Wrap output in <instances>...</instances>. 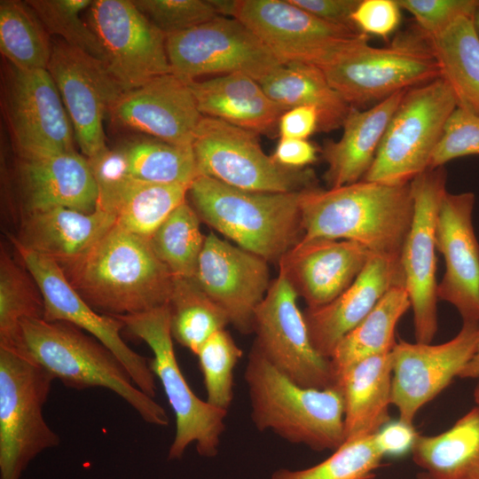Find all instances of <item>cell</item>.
Instances as JSON below:
<instances>
[{
	"label": "cell",
	"instance_id": "cb8c5ba5",
	"mask_svg": "<svg viewBox=\"0 0 479 479\" xmlns=\"http://www.w3.org/2000/svg\"><path fill=\"white\" fill-rule=\"evenodd\" d=\"M404 286L400 259L372 254L355 281L331 302L303 312L311 343L330 359L341 340L356 327L395 286Z\"/></svg>",
	"mask_w": 479,
	"mask_h": 479
},
{
	"label": "cell",
	"instance_id": "7bdbcfd3",
	"mask_svg": "<svg viewBox=\"0 0 479 479\" xmlns=\"http://www.w3.org/2000/svg\"><path fill=\"white\" fill-rule=\"evenodd\" d=\"M165 35L182 32L218 15L210 0H132Z\"/></svg>",
	"mask_w": 479,
	"mask_h": 479
},
{
	"label": "cell",
	"instance_id": "f1b7e54d",
	"mask_svg": "<svg viewBox=\"0 0 479 479\" xmlns=\"http://www.w3.org/2000/svg\"><path fill=\"white\" fill-rule=\"evenodd\" d=\"M335 386L341 389L344 401L345 441L374 436L390 420V353L357 363L337 381Z\"/></svg>",
	"mask_w": 479,
	"mask_h": 479
},
{
	"label": "cell",
	"instance_id": "e0dca14e",
	"mask_svg": "<svg viewBox=\"0 0 479 479\" xmlns=\"http://www.w3.org/2000/svg\"><path fill=\"white\" fill-rule=\"evenodd\" d=\"M12 243L21 263L41 290L44 302L43 319L67 322L98 339L119 358L135 385L153 398L157 387L150 362L124 342L121 336L123 323L116 317L92 309L72 287L58 263Z\"/></svg>",
	"mask_w": 479,
	"mask_h": 479
},
{
	"label": "cell",
	"instance_id": "bcb514c9",
	"mask_svg": "<svg viewBox=\"0 0 479 479\" xmlns=\"http://www.w3.org/2000/svg\"><path fill=\"white\" fill-rule=\"evenodd\" d=\"M87 160L98 188L97 208L104 210L121 188L134 177L122 146L107 147Z\"/></svg>",
	"mask_w": 479,
	"mask_h": 479
},
{
	"label": "cell",
	"instance_id": "f6af8a7d",
	"mask_svg": "<svg viewBox=\"0 0 479 479\" xmlns=\"http://www.w3.org/2000/svg\"><path fill=\"white\" fill-rule=\"evenodd\" d=\"M427 36L440 34L458 19L475 17L479 0H397Z\"/></svg>",
	"mask_w": 479,
	"mask_h": 479
},
{
	"label": "cell",
	"instance_id": "30bf717a",
	"mask_svg": "<svg viewBox=\"0 0 479 479\" xmlns=\"http://www.w3.org/2000/svg\"><path fill=\"white\" fill-rule=\"evenodd\" d=\"M456 107L454 95L441 77L407 90L362 180L405 184L428 169L445 122Z\"/></svg>",
	"mask_w": 479,
	"mask_h": 479
},
{
	"label": "cell",
	"instance_id": "e575fe53",
	"mask_svg": "<svg viewBox=\"0 0 479 479\" xmlns=\"http://www.w3.org/2000/svg\"><path fill=\"white\" fill-rule=\"evenodd\" d=\"M49 35L26 1L1 0L0 51L11 65L47 69L52 51Z\"/></svg>",
	"mask_w": 479,
	"mask_h": 479
},
{
	"label": "cell",
	"instance_id": "4fadbf2b",
	"mask_svg": "<svg viewBox=\"0 0 479 479\" xmlns=\"http://www.w3.org/2000/svg\"><path fill=\"white\" fill-rule=\"evenodd\" d=\"M297 297L287 278L279 271L255 312L253 344L296 384L313 389L334 387L330 359L313 347Z\"/></svg>",
	"mask_w": 479,
	"mask_h": 479
},
{
	"label": "cell",
	"instance_id": "816d5d0a",
	"mask_svg": "<svg viewBox=\"0 0 479 479\" xmlns=\"http://www.w3.org/2000/svg\"><path fill=\"white\" fill-rule=\"evenodd\" d=\"M318 152L316 145L307 139L280 137L271 157L280 166L300 169L316 162Z\"/></svg>",
	"mask_w": 479,
	"mask_h": 479
},
{
	"label": "cell",
	"instance_id": "1f68e13d",
	"mask_svg": "<svg viewBox=\"0 0 479 479\" xmlns=\"http://www.w3.org/2000/svg\"><path fill=\"white\" fill-rule=\"evenodd\" d=\"M427 37L457 107L479 115V34L474 17H461L440 34Z\"/></svg>",
	"mask_w": 479,
	"mask_h": 479
},
{
	"label": "cell",
	"instance_id": "ac0fdd59",
	"mask_svg": "<svg viewBox=\"0 0 479 479\" xmlns=\"http://www.w3.org/2000/svg\"><path fill=\"white\" fill-rule=\"evenodd\" d=\"M82 155L90 159L106 149L103 122L124 92L99 60L59 39L47 67Z\"/></svg>",
	"mask_w": 479,
	"mask_h": 479
},
{
	"label": "cell",
	"instance_id": "3957f363",
	"mask_svg": "<svg viewBox=\"0 0 479 479\" xmlns=\"http://www.w3.org/2000/svg\"><path fill=\"white\" fill-rule=\"evenodd\" d=\"M12 349L68 388H106L124 399L145 421L161 427L169 423L166 410L135 385L119 358L98 339L72 324L23 319Z\"/></svg>",
	"mask_w": 479,
	"mask_h": 479
},
{
	"label": "cell",
	"instance_id": "484cf974",
	"mask_svg": "<svg viewBox=\"0 0 479 479\" xmlns=\"http://www.w3.org/2000/svg\"><path fill=\"white\" fill-rule=\"evenodd\" d=\"M116 223V217L96 208L83 213L58 207L20 216L12 241L59 264L84 254Z\"/></svg>",
	"mask_w": 479,
	"mask_h": 479
},
{
	"label": "cell",
	"instance_id": "5bb4252c",
	"mask_svg": "<svg viewBox=\"0 0 479 479\" xmlns=\"http://www.w3.org/2000/svg\"><path fill=\"white\" fill-rule=\"evenodd\" d=\"M87 23L105 55V67L124 91L171 73L166 35L130 0H95Z\"/></svg>",
	"mask_w": 479,
	"mask_h": 479
},
{
	"label": "cell",
	"instance_id": "f5cc1de1",
	"mask_svg": "<svg viewBox=\"0 0 479 479\" xmlns=\"http://www.w3.org/2000/svg\"><path fill=\"white\" fill-rule=\"evenodd\" d=\"M459 377L464 379L479 378V342L474 357L464 367Z\"/></svg>",
	"mask_w": 479,
	"mask_h": 479
},
{
	"label": "cell",
	"instance_id": "b9f144b4",
	"mask_svg": "<svg viewBox=\"0 0 479 479\" xmlns=\"http://www.w3.org/2000/svg\"><path fill=\"white\" fill-rule=\"evenodd\" d=\"M47 32L68 45L75 47L105 63L100 43L80 14L88 10L90 0H27ZM105 66V65H104Z\"/></svg>",
	"mask_w": 479,
	"mask_h": 479
},
{
	"label": "cell",
	"instance_id": "11a10c76",
	"mask_svg": "<svg viewBox=\"0 0 479 479\" xmlns=\"http://www.w3.org/2000/svg\"><path fill=\"white\" fill-rule=\"evenodd\" d=\"M474 20H475V27L478 31V34H479V7L478 9L476 10L475 12V17H474Z\"/></svg>",
	"mask_w": 479,
	"mask_h": 479
},
{
	"label": "cell",
	"instance_id": "7dc6e473",
	"mask_svg": "<svg viewBox=\"0 0 479 479\" xmlns=\"http://www.w3.org/2000/svg\"><path fill=\"white\" fill-rule=\"evenodd\" d=\"M401 7L397 0H361L351 20L362 33L388 38L399 26Z\"/></svg>",
	"mask_w": 479,
	"mask_h": 479
},
{
	"label": "cell",
	"instance_id": "f546056e",
	"mask_svg": "<svg viewBox=\"0 0 479 479\" xmlns=\"http://www.w3.org/2000/svg\"><path fill=\"white\" fill-rule=\"evenodd\" d=\"M258 82L285 111L297 106L315 107L319 114L318 131L329 132L342 127L352 108L331 86L324 71L315 66L282 65Z\"/></svg>",
	"mask_w": 479,
	"mask_h": 479
},
{
	"label": "cell",
	"instance_id": "277c9868",
	"mask_svg": "<svg viewBox=\"0 0 479 479\" xmlns=\"http://www.w3.org/2000/svg\"><path fill=\"white\" fill-rule=\"evenodd\" d=\"M251 420L259 431L314 451H335L345 441L344 401L334 386H300L278 370L253 344L244 372Z\"/></svg>",
	"mask_w": 479,
	"mask_h": 479
},
{
	"label": "cell",
	"instance_id": "ffe728a7",
	"mask_svg": "<svg viewBox=\"0 0 479 479\" xmlns=\"http://www.w3.org/2000/svg\"><path fill=\"white\" fill-rule=\"evenodd\" d=\"M268 262L214 232L206 235L192 278L242 334L253 333L255 312L271 280Z\"/></svg>",
	"mask_w": 479,
	"mask_h": 479
},
{
	"label": "cell",
	"instance_id": "ee69618b",
	"mask_svg": "<svg viewBox=\"0 0 479 479\" xmlns=\"http://www.w3.org/2000/svg\"><path fill=\"white\" fill-rule=\"evenodd\" d=\"M468 155H479V115L456 107L445 122L429 169Z\"/></svg>",
	"mask_w": 479,
	"mask_h": 479
},
{
	"label": "cell",
	"instance_id": "db71d44e",
	"mask_svg": "<svg viewBox=\"0 0 479 479\" xmlns=\"http://www.w3.org/2000/svg\"><path fill=\"white\" fill-rule=\"evenodd\" d=\"M474 400L477 406H479V381L474 390Z\"/></svg>",
	"mask_w": 479,
	"mask_h": 479
},
{
	"label": "cell",
	"instance_id": "836d02e7",
	"mask_svg": "<svg viewBox=\"0 0 479 479\" xmlns=\"http://www.w3.org/2000/svg\"><path fill=\"white\" fill-rule=\"evenodd\" d=\"M190 185L155 184L135 178L124 185L105 211L127 231L150 239L169 214L187 199Z\"/></svg>",
	"mask_w": 479,
	"mask_h": 479
},
{
	"label": "cell",
	"instance_id": "2e32d148",
	"mask_svg": "<svg viewBox=\"0 0 479 479\" xmlns=\"http://www.w3.org/2000/svg\"><path fill=\"white\" fill-rule=\"evenodd\" d=\"M446 183L444 167L428 169L411 181L413 218L400 260L413 311L414 334L420 343H431L437 331L436 222Z\"/></svg>",
	"mask_w": 479,
	"mask_h": 479
},
{
	"label": "cell",
	"instance_id": "60d3db41",
	"mask_svg": "<svg viewBox=\"0 0 479 479\" xmlns=\"http://www.w3.org/2000/svg\"><path fill=\"white\" fill-rule=\"evenodd\" d=\"M242 349L225 329L214 333L196 354L207 392L206 401L228 411L233 399L234 369Z\"/></svg>",
	"mask_w": 479,
	"mask_h": 479
},
{
	"label": "cell",
	"instance_id": "d6986e66",
	"mask_svg": "<svg viewBox=\"0 0 479 479\" xmlns=\"http://www.w3.org/2000/svg\"><path fill=\"white\" fill-rule=\"evenodd\" d=\"M478 342L479 322H463L458 334L441 344L397 342L390 352L391 402L398 419L413 424L419 411L459 376Z\"/></svg>",
	"mask_w": 479,
	"mask_h": 479
},
{
	"label": "cell",
	"instance_id": "5b68a950",
	"mask_svg": "<svg viewBox=\"0 0 479 479\" xmlns=\"http://www.w3.org/2000/svg\"><path fill=\"white\" fill-rule=\"evenodd\" d=\"M302 192H250L198 176L188 196L202 222L243 249L279 263L303 237Z\"/></svg>",
	"mask_w": 479,
	"mask_h": 479
},
{
	"label": "cell",
	"instance_id": "f907efd6",
	"mask_svg": "<svg viewBox=\"0 0 479 479\" xmlns=\"http://www.w3.org/2000/svg\"><path fill=\"white\" fill-rule=\"evenodd\" d=\"M319 114L312 106H297L285 111L279 118L278 132L282 138L307 139L318 130Z\"/></svg>",
	"mask_w": 479,
	"mask_h": 479
},
{
	"label": "cell",
	"instance_id": "d590c367",
	"mask_svg": "<svg viewBox=\"0 0 479 479\" xmlns=\"http://www.w3.org/2000/svg\"><path fill=\"white\" fill-rule=\"evenodd\" d=\"M168 304L173 339L195 355L214 333L230 324L226 313L193 279L174 278Z\"/></svg>",
	"mask_w": 479,
	"mask_h": 479
},
{
	"label": "cell",
	"instance_id": "4dcf8cb0",
	"mask_svg": "<svg viewBox=\"0 0 479 479\" xmlns=\"http://www.w3.org/2000/svg\"><path fill=\"white\" fill-rule=\"evenodd\" d=\"M412 453L431 479H479V406L443 433L419 435Z\"/></svg>",
	"mask_w": 479,
	"mask_h": 479
},
{
	"label": "cell",
	"instance_id": "7c38bea8",
	"mask_svg": "<svg viewBox=\"0 0 479 479\" xmlns=\"http://www.w3.org/2000/svg\"><path fill=\"white\" fill-rule=\"evenodd\" d=\"M171 73L185 82L205 75L242 73L257 82L282 64L236 18L217 16L190 29L166 36Z\"/></svg>",
	"mask_w": 479,
	"mask_h": 479
},
{
	"label": "cell",
	"instance_id": "ba28073f",
	"mask_svg": "<svg viewBox=\"0 0 479 479\" xmlns=\"http://www.w3.org/2000/svg\"><path fill=\"white\" fill-rule=\"evenodd\" d=\"M53 378L13 349L0 347V479H20L59 436L43 415Z\"/></svg>",
	"mask_w": 479,
	"mask_h": 479
},
{
	"label": "cell",
	"instance_id": "7402d4cb",
	"mask_svg": "<svg viewBox=\"0 0 479 479\" xmlns=\"http://www.w3.org/2000/svg\"><path fill=\"white\" fill-rule=\"evenodd\" d=\"M202 116L188 82L172 73L124 91L108 114L122 127L184 146H192Z\"/></svg>",
	"mask_w": 479,
	"mask_h": 479
},
{
	"label": "cell",
	"instance_id": "6da1fadb",
	"mask_svg": "<svg viewBox=\"0 0 479 479\" xmlns=\"http://www.w3.org/2000/svg\"><path fill=\"white\" fill-rule=\"evenodd\" d=\"M59 265L92 309L112 317L168 304L175 278L149 239L116 223L84 254Z\"/></svg>",
	"mask_w": 479,
	"mask_h": 479
},
{
	"label": "cell",
	"instance_id": "603a6c76",
	"mask_svg": "<svg viewBox=\"0 0 479 479\" xmlns=\"http://www.w3.org/2000/svg\"><path fill=\"white\" fill-rule=\"evenodd\" d=\"M372 253L361 244L346 240H300L279 262L307 308L324 306L342 294L357 278Z\"/></svg>",
	"mask_w": 479,
	"mask_h": 479
},
{
	"label": "cell",
	"instance_id": "4316f807",
	"mask_svg": "<svg viewBox=\"0 0 479 479\" xmlns=\"http://www.w3.org/2000/svg\"><path fill=\"white\" fill-rule=\"evenodd\" d=\"M406 91L395 93L365 109H350L342 124L341 138L326 140L320 151L327 165L324 179L328 188L350 185L364 178Z\"/></svg>",
	"mask_w": 479,
	"mask_h": 479
},
{
	"label": "cell",
	"instance_id": "f35d334b",
	"mask_svg": "<svg viewBox=\"0 0 479 479\" xmlns=\"http://www.w3.org/2000/svg\"><path fill=\"white\" fill-rule=\"evenodd\" d=\"M121 146L135 179L191 185L198 177L192 146L173 145L153 137L134 139Z\"/></svg>",
	"mask_w": 479,
	"mask_h": 479
},
{
	"label": "cell",
	"instance_id": "d4e9b609",
	"mask_svg": "<svg viewBox=\"0 0 479 479\" xmlns=\"http://www.w3.org/2000/svg\"><path fill=\"white\" fill-rule=\"evenodd\" d=\"M16 183L21 215L63 207L96 210L98 188L88 160L76 151L40 158H20Z\"/></svg>",
	"mask_w": 479,
	"mask_h": 479
},
{
	"label": "cell",
	"instance_id": "d6a6232c",
	"mask_svg": "<svg viewBox=\"0 0 479 479\" xmlns=\"http://www.w3.org/2000/svg\"><path fill=\"white\" fill-rule=\"evenodd\" d=\"M410 307L411 302L404 286H395L383 295L372 311L341 340L330 357L335 385L357 363L391 352L397 344V325Z\"/></svg>",
	"mask_w": 479,
	"mask_h": 479
},
{
	"label": "cell",
	"instance_id": "9c48e42d",
	"mask_svg": "<svg viewBox=\"0 0 479 479\" xmlns=\"http://www.w3.org/2000/svg\"><path fill=\"white\" fill-rule=\"evenodd\" d=\"M198 176L229 186L263 192H295L318 187L310 168L287 169L262 149L256 134L202 116L192 141Z\"/></svg>",
	"mask_w": 479,
	"mask_h": 479
},
{
	"label": "cell",
	"instance_id": "9a60e30c",
	"mask_svg": "<svg viewBox=\"0 0 479 479\" xmlns=\"http://www.w3.org/2000/svg\"><path fill=\"white\" fill-rule=\"evenodd\" d=\"M4 105L20 158L75 151L71 121L47 69H21L10 64Z\"/></svg>",
	"mask_w": 479,
	"mask_h": 479
},
{
	"label": "cell",
	"instance_id": "c3c4849f",
	"mask_svg": "<svg viewBox=\"0 0 479 479\" xmlns=\"http://www.w3.org/2000/svg\"><path fill=\"white\" fill-rule=\"evenodd\" d=\"M418 436L413 424L390 420L374 435V441L383 457L400 458L412 452Z\"/></svg>",
	"mask_w": 479,
	"mask_h": 479
},
{
	"label": "cell",
	"instance_id": "8992f818",
	"mask_svg": "<svg viewBox=\"0 0 479 479\" xmlns=\"http://www.w3.org/2000/svg\"><path fill=\"white\" fill-rule=\"evenodd\" d=\"M116 318L131 334L144 341L153 354L151 370L160 379L176 420L168 459L182 458L192 444H195L200 456H216L225 430L227 411L199 398L189 387L174 351L169 304Z\"/></svg>",
	"mask_w": 479,
	"mask_h": 479
},
{
	"label": "cell",
	"instance_id": "52a82bcc",
	"mask_svg": "<svg viewBox=\"0 0 479 479\" xmlns=\"http://www.w3.org/2000/svg\"><path fill=\"white\" fill-rule=\"evenodd\" d=\"M322 70L331 86L357 109L440 77L428 39L420 30L405 33L385 47L365 43Z\"/></svg>",
	"mask_w": 479,
	"mask_h": 479
},
{
	"label": "cell",
	"instance_id": "74e56055",
	"mask_svg": "<svg viewBox=\"0 0 479 479\" xmlns=\"http://www.w3.org/2000/svg\"><path fill=\"white\" fill-rule=\"evenodd\" d=\"M200 218L187 201L175 208L149 239L158 258L175 278L195 275L206 236Z\"/></svg>",
	"mask_w": 479,
	"mask_h": 479
},
{
	"label": "cell",
	"instance_id": "ab89813d",
	"mask_svg": "<svg viewBox=\"0 0 479 479\" xmlns=\"http://www.w3.org/2000/svg\"><path fill=\"white\" fill-rule=\"evenodd\" d=\"M382 458L374 436L348 440L320 463L302 469L279 468L271 479H373Z\"/></svg>",
	"mask_w": 479,
	"mask_h": 479
},
{
	"label": "cell",
	"instance_id": "44dd1931",
	"mask_svg": "<svg viewBox=\"0 0 479 479\" xmlns=\"http://www.w3.org/2000/svg\"><path fill=\"white\" fill-rule=\"evenodd\" d=\"M473 192L443 196L436 222V247L445 271L437 285V298L452 304L463 322H479V243L472 213Z\"/></svg>",
	"mask_w": 479,
	"mask_h": 479
},
{
	"label": "cell",
	"instance_id": "83f0119b",
	"mask_svg": "<svg viewBox=\"0 0 479 479\" xmlns=\"http://www.w3.org/2000/svg\"><path fill=\"white\" fill-rule=\"evenodd\" d=\"M188 86L203 116L219 119L255 134L271 136L285 110L272 101L253 77L232 73Z\"/></svg>",
	"mask_w": 479,
	"mask_h": 479
},
{
	"label": "cell",
	"instance_id": "9f6ffc18",
	"mask_svg": "<svg viewBox=\"0 0 479 479\" xmlns=\"http://www.w3.org/2000/svg\"><path fill=\"white\" fill-rule=\"evenodd\" d=\"M417 479H431V477L424 471L418 474Z\"/></svg>",
	"mask_w": 479,
	"mask_h": 479
},
{
	"label": "cell",
	"instance_id": "8d00e7d4",
	"mask_svg": "<svg viewBox=\"0 0 479 479\" xmlns=\"http://www.w3.org/2000/svg\"><path fill=\"white\" fill-rule=\"evenodd\" d=\"M23 265V264H22ZM44 302L35 279L5 251L0 258V347L14 349L20 322L43 318Z\"/></svg>",
	"mask_w": 479,
	"mask_h": 479
},
{
	"label": "cell",
	"instance_id": "7a4b0ae2",
	"mask_svg": "<svg viewBox=\"0 0 479 479\" xmlns=\"http://www.w3.org/2000/svg\"><path fill=\"white\" fill-rule=\"evenodd\" d=\"M301 211V240H352L373 255L400 259L413 218L411 182L318 186L302 192Z\"/></svg>",
	"mask_w": 479,
	"mask_h": 479
},
{
	"label": "cell",
	"instance_id": "681fc988",
	"mask_svg": "<svg viewBox=\"0 0 479 479\" xmlns=\"http://www.w3.org/2000/svg\"><path fill=\"white\" fill-rule=\"evenodd\" d=\"M315 17L336 25L357 28L351 16L361 0H290Z\"/></svg>",
	"mask_w": 479,
	"mask_h": 479
},
{
	"label": "cell",
	"instance_id": "8fae6325",
	"mask_svg": "<svg viewBox=\"0 0 479 479\" xmlns=\"http://www.w3.org/2000/svg\"><path fill=\"white\" fill-rule=\"evenodd\" d=\"M232 17L246 25L282 64L324 69L369 42L357 28L324 21L290 0H235Z\"/></svg>",
	"mask_w": 479,
	"mask_h": 479
}]
</instances>
